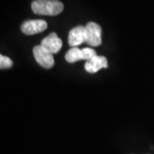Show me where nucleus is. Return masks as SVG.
<instances>
[{"label":"nucleus","mask_w":154,"mask_h":154,"mask_svg":"<svg viewBox=\"0 0 154 154\" xmlns=\"http://www.w3.org/2000/svg\"><path fill=\"white\" fill-rule=\"evenodd\" d=\"M32 11L37 15L57 16L63 11V5L58 0H34Z\"/></svg>","instance_id":"1"},{"label":"nucleus","mask_w":154,"mask_h":154,"mask_svg":"<svg viewBox=\"0 0 154 154\" xmlns=\"http://www.w3.org/2000/svg\"><path fill=\"white\" fill-rule=\"evenodd\" d=\"M95 56H97L96 51L92 48H83L79 49L78 47H72L65 54V59L68 63H75L80 60H90Z\"/></svg>","instance_id":"2"},{"label":"nucleus","mask_w":154,"mask_h":154,"mask_svg":"<svg viewBox=\"0 0 154 154\" xmlns=\"http://www.w3.org/2000/svg\"><path fill=\"white\" fill-rule=\"evenodd\" d=\"M33 53L36 62L43 68L48 69L53 67L54 58H53L52 53H51L49 51L45 49L40 45L33 47Z\"/></svg>","instance_id":"3"},{"label":"nucleus","mask_w":154,"mask_h":154,"mask_svg":"<svg viewBox=\"0 0 154 154\" xmlns=\"http://www.w3.org/2000/svg\"><path fill=\"white\" fill-rule=\"evenodd\" d=\"M86 43L91 46H99L102 43L101 28L95 22H88L86 25Z\"/></svg>","instance_id":"4"},{"label":"nucleus","mask_w":154,"mask_h":154,"mask_svg":"<svg viewBox=\"0 0 154 154\" xmlns=\"http://www.w3.org/2000/svg\"><path fill=\"white\" fill-rule=\"evenodd\" d=\"M47 28V23L44 20H29L23 22L21 27L22 32L27 35L42 33Z\"/></svg>","instance_id":"5"},{"label":"nucleus","mask_w":154,"mask_h":154,"mask_svg":"<svg viewBox=\"0 0 154 154\" xmlns=\"http://www.w3.org/2000/svg\"><path fill=\"white\" fill-rule=\"evenodd\" d=\"M69 45L71 47H77L78 45L86 42V28L84 26H77L72 28L69 33Z\"/></svg>","instance_id":"6"},{"label":"nucleus","mask_w":154,"mask_h":154,"mask_svg":"<svg viewBox=\"0 0 154 154\" xmlns=\"http://www.w3.org/2000/svg\"><path fill=\"white\" fill-rule=\"evenodd\" d=\"M40 45L43 46L45 49L49 51L51 53L54 54L57 53L61 50L63 46V41L60 38H58L57 33H51L47 37L43 38Z\"/></svg>","instance_id":"7"},{"label":"nucleus","mask_w":154,"mask_h":154,"mask_svg":"<svg viewBox=\"0 0 154 154\" xmlns=\"http://www.w3.org/2000/svg\"><path fill=\"white\" fill-rule=\"evenodd\" d=\"M108 68V61L104 56H95L85 63V69L88 73H96L101 69Z\"/></svg>","instance_id":"8"},{"label":"nucleus","mask_w":154,"mask_h":154,"mask_svg":"<svg viewBox=\"0 0 154 154\" xmlns=\"http://www.w3.org/2000/svg\"><path fill=\"white\" fill-rule=\"evenodd\" d=\"M13 65V62L10 57L4 55H0V69H9Z\"/></svg>","instance_id":"9"}]
</instances>
